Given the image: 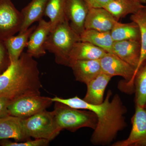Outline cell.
Segmentation results:
<instances>
[{"instance_id":"f1b7e54d","label":"cell","mask_w":146,"mask_h":146,"mask_svg":"<svg viewBox=\"0 0 146 146\" xmlns=\"http://www.w3.org/2000/svg\"><path fill=\"white\" fill-rule=\"evenodd\" d=\"M11 103L8 99L0 97V118L9 115L8 107Z\"/></svg>"},{"instance_id":"484cf974","label":"cell","mask_w":146,"mask_h":146,"mask_svg":"<svg viewBox=\"0 0 146 146\" xmlns=\"http://www.w3.org/2000/svg\"><path fill=\"white\" fill-rule=\"evenodd\" d=\"M0 145L3 146H47L49 145L50 141L45 139L36 138L34 140L31 139L23 142H13L7 139L2 140Z\"/></svg>"},{"instance_id":"44dd1931","label":"cell","mask_w":146,"mask_h":146,"mask_svg":"<svg viewBox=\"0 0 146 146\" xmlns=\"http://www.w3.org/2000/svg\"><path fill=\"white\" fill-rule=\"evenodd\" d=\"M80 41L91 43L104 50L108 53L113 54L114 41L110 31L103 32L92 29H85L80 35Z\"/></svg>"},{"instance_id":"4dcf8cb0","label":"cell","mask_w":146,"mask_h":146,"mask_svg":"<svg viewBox=\"0 0 146 146\" xmlns=\"http://www.w3.org/2000/svg\"><path fill=\"white\" fill-rule=\"evenodd\" d=\"M144 108H146V104L145 105V106H144Z\"/></svg>"},{"instance_id":"7402d4cb","label":"cell","mask_w":146,"mask_h":146,"mask_svg":"<svg viewBox=\"0 0 146 146\" xmlns=\"http://www.w3.org/2000/svg\"><path fill=\"white\" fill-rule=\"evenodd\" d=\"M110 33L114 42L129 40L141 41L139 26L133 21L128 23H122L117 21Z\"/></svg>"},{"instance_id":"6da1fadb","label":"cell","mask_w":146,"mask_h":146,"mask_svg":"<svg viewBox=\"0 0 146 146\" xmlns=\"http://www.w3.org/2000/svg\"><path fill=\"white\" fill-rule=\"evenodd\" d=\"M112 95V91L108 90L104 102L98 105L88 103L77 96L68 99L56 96L52 98V100L54 102H58L76 109L94 112L98 121L91 142L95 145H105L115 140L119 132L127 125L124 116L127 108L119 94H115L110 99Z\"/></svg>"},{"instance_id":"d4e9b609","label":"cell","mask_w":146,"mask_h":146,"mask_svg":"<svg viewBox=\"0 0 146 146\" xmlns=\"http://www.w3.org/2000/svg\"><path fill=\"white\" fill-rule=\"evenodd\" d=\"M134 89L135 104L144 107L146 104V61L135 76Z\"/></svg>"},{"instance_id":"4316f807","label":"cell","mask_w":146,"mask_h":146,"mask_svg":"<svg viewBox=\"0 0 146 146\" xmlns=\"http://www.w3.org/2000/svg\"><path fill=\"white\" fill-rule=\"evenodd\" d=\"M10 63V58L4 42L0 40V75L7 69Z\"/></svg>"},{"instance_id":"5bb4252c","label":"cell","mask_w":146,"mask_h":146,"mask_svg":"<svg viewBox=\"0 0 146 146\" xmlns=\"http://www.w3.org/2000/svg\"><path fill=\"white\" fill-rule=\"evenodd\" d=\"M76 80L86 84L102 72L99 60H76L70 62Z\"/></svg>"},{"instance_id":"5b68a950","label":"cell","mask_w":146,"mask_h":146,"mask_svg":"<svg viewBox=\"0 0 146 146\" xmlns=\"http://www.w3.org/2000/svg\"><path fill=\"white\" fill-rule=\"evenodd\" d=\"M25 130L30 137L51 141L62 131L56 120L54 111L46 110L29 117L23 119Z\"/></svg>"},{"instance_id":"ac0fdd59","label":"cell","mask_w":146,"mask_h":146,"mask_svg":"<svg viewBox=\"0 0 146 146\" xmlns=\"http://www.w3.org/2000/svg\"><path fill=\"white\" fill-rule=\"evenodd\" d=\"M36 26L30 27L16 36H12L5 40V44L8 52L11 62H15L20 58L23 51L27 47L29 39Z\"/></svg>"},{"instance_id":"f546056e","label":"cell","mask_w":146,"mask_h":146,"mask_svg":"<svg viewBox=\"0 0 146 146\" xmlns=\"http://www.w3.org/2000/svg\"><path fill=\"white\" fill-rule=\"evenodd\" d=\"M136 1L143 4L146 3V0H136Z\"/></svg>"},{"instance_id":"d6986e66","label":"cell","mask_w":146,"mask_h":146,"mask_svg":"<svg viewBox=\"0 0 146 146\" xmlns=\"http://www.w3.org/2000/svg\"><path fill=\"white\" fill-rule=\"evenodd\" d=\"M107 53L89 42L80 41L76 43L71 51L70 63L72 60H99Z\"/></svg>"},{"instance_id":"83f0119b","label":"cell","mask_w":146,"mask_h":146,"mask_svg":"<svg viewBox=\"0 0 146 146\" xmlns=\"http://www.w3.org/2000/svg\"><path fill=\"white\" fill-rule=\"evenodd\" d=\"M89 8H104L112 0H83Z\"/></svg>"},{"instance_id":"4fadbf2b","label":"cell","mask_w":146,"mask_h":146,"mask_svg":"<svg viewBox=\"0 0 146 146\" xmlns=\"http://www.w3.org/2000/svg\"><path fill=\"white\" fill-rule=\"evenodd\" d=\"M117 21L115 17L105 8H89L84 28L85 29L110 31Z\"/></svg>"},{"instance_id":"cb8c5ba5","label":"cell","mask_w":146,"mask_h":146,"mask_svg":"<svg viewBox=\"0 0 146 146\" xmlns=\"http://www.w3.org/2000/svg\"><path fill=\"white\" fill-rule=\"evenodd\" d=\"M66 0H49L45 15L49 18L51 30L66 19L65 8Z\"/></svg>"},{"instance_id":"8fae6325","label":"cell","mask_w":146,"mask_h":146,"mask_svg":"<svg viewBox=\"0 0 146 146\" xmlns=\"http://www.w3.org/2000/svg\"><path fill=\"white\" fill-rule=\"evenodd\" d=\"M89 7L83 0H66L65 17L72 28L80 35L84 30V24Z\"/></svg>"},{"instance_id":"52a82bcc","label":"cell","mask_w":146,"mask_h":146,"mask_svg":"<svg viewBox=\"0 0 146 146\" xmlns=\"http://www.w3.org/2000/svg\"><path fill=\"white\" fill-rule=\"evenodd\" d=\"M53 102L52 98L41 95L25 97L11 102L9 112V115L25 119L44 111Z\"/></svg>"},{"instance_id":"2e32d148","label":"cell","mask_w":146,"mask_h":146,"mask_svg":"<svg viewBox=\"0 0 146 146\" xmlns=\"http://www.w3.org/2000/svg\"><path fill=\"white\" fill-rule=\"evenodd\" d=\"M112 77L102 72L86 84L87 91L83 100L91 104H100L104 101V94Z\"/></svg>"},{"instance_id":"603a6c76","label":"cell","mask_w":146,"mask_h":146,"mask_svg":"<svg viewBox=\"0 0 146 146\" xmlns=\"http://www.w3.org/2000/svg\"><path fill=\"white\" fill-rule=\"evenodd\" d=\"M130 19L131 21L135 22L138 25L141 33V56L134 74V80L137 72L146 61V6L134 14H131Z\"/></svg>"},{"instance_id":"3957f363","label":"cell","mask_w":146,"mask_h":146,"mask_svg":"<svg viewBox=\"0 0 146 146\" xmlns=\"http://www.w3.org/2000/svg\"><path fill=\"white\" fill-rule=\"evenodd\" d=\"M80 41V35L72 28L66 19L50 32L45 48L53 54L57 64L69 67L71 51Z\"/></svg>"},{"instance_id":"9c48e42d","label":"cell","mask_w":146,"mask_h":146,"mask_svg":"<svg viewBox=\"0 0 146 146\" xmlns=\"http://www.w3.org/2000/svg\"><path fill=\"white\" fill-rule=\"evenodd\" d=\"M131 123L132 129L128 138L116 142L112 146H146V108L136 105Z\"/></svg>"},{"instance_id":"7c38bea8","label":"cell","mask_w":146,"mask_h":146,"mask_svg":"<svg viewBox=\"0 0 146 146\" xmlns=\"http://www.w3.org/2000/svg\"><path fill=\"white\" fill-rule=\"evenodd\" d=\"M23 119L9 115L0 118V140L12 138L16 142L31 139L23 123Z\"/></svg>"},{"instance_id":"e0dca14e","label":"cell","mask_w":146,"mask_h":146,"mask_svg":"<svg viewBox=\"0 0 146 146\" xmlns=\"http://www.w3.org/2000/svg\"><path fill=\"white\" fill-rule=\"evenodd\" d=\"M49 0H32L21 11L23 23L19 33L25 31L32 25L42 19Z\"/></svg>"},{"instance_id":"30bf717a","label":"cell","mask_w":146,"mask_h":146,"mask_svg":"<svg viewBox=\"0 0 146 146\" xmlns=\"http://www.w3.org/2000/svg\"><path fill=\"white\" fill-rule=\"evenodd\" d=\"M51 30L50 21L42 19L39 21L29 39L27 52L33 58H38L46 54L45 43Z\"/></svg>"},{"instance_id":"8992f818","label":"cell","mask_w":146,"mask_h":146,"mask_svg":"<svg viewBox=\"0 0 146 146\" xmlns=\"http://www.w3.org/2000/svg\"><path fill=\"white\" fill-rule=\"evenodd\" d=\"M102 72L111 77L119 76L124 79V91L134 92L133 78L136 69L114 54L107 53L100 59Z\"/></svg>"},{"instance_id":"9a60e30c","label":"cell","mask_w":146,"mask_h":146,"mask_svg":"<svg viewBox=\"0 0 146 146\" xmlns=\"http://www.w3.org/2000/svg\"><path fill=\"white\" fill-rule=\"evenodd\" d=\"M141 53L140 40H124L114 42L113 54L133 66L136 70L139 63Z\"/></svg>"},{"instance_id":"7a4b0ae2","label":"cell","mask_w":146,"mask_h":146,"mask_svg":"<svg viewBox=\"0 0 146 146\" xmlns=\"http://www.w3.org/2000/svg\"><path fill=\"white\" fill-rule=\"evenodd\" d=\"M39 74L37 62L27 52H23L0 75V97L11 102L23 97L41 95Z\"/></svg>"},{"instance_id":"ba28073f","label":"cell","mask_w":146,"mask_h":146,"mask_svg":"<svg viewBox=\"0 0 146 146\" xmlns=\"http://www.w3.org/2000/svg\"><path fill=\"white\" fill-rule=\"evenodd\" d=\"M23 23L21 12L11 0L0 1V40L4 41L21 30Z\"/></svg>"},{"instance_id":"ffe728a7","label":"cell","mask_w":146,"mask_h":146,"mask_svg":"<svg viewBox=\"0 0 146 146\" xmlns=\"http://www.w3.org/2000/svg\"><path fill=\"white\" fill-rule=\"evenodd\" d=\"M146 5L136 0H112L105 7L117 21L129 14H133Z\"/></svg>"},{"instance_id":"1f68e13d","label":"cell","mask_w":146,"mask_h":146,"mask_svg":"<svg viewBox=\"0 0 146 146\" xmlns=\"http://www.w3.org/2000/svg\"><path fill=\"white\" fill-rule=\"evenodd\" d=\"M0 1H1V0H0Z\"/></svg>"},{"instance_id":"277c9868","label":"cell","mask_w":146,"mask_h":146,"mask_svg":"<svg viewBox=\"0 0 146 146\" xmlns=\"http://www.w3.org/2000/svg\"><path fill=\"white\" fill-rule=\"evenodd\" d=\"M56 120L61 130L66 129L75 132L79 129L88 127L95 129L96 127L97 117L90 110H80L58 102H54Z\"/></svg>"}]
</instances>
